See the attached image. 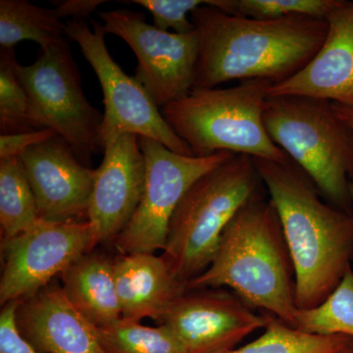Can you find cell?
Segmentation results:
<instances>
[{
    "label": "cell",
    "instance_id": "obj_21",
    "mask_svg": "<svg viewBox=\"0 0 353 353\" xmlns=\"http://www.w3.org/2000/svg\"><path fill=\"white\" fill-rule=\"evenodd\" d=\"M294 328L316 336H345L353 339L352 268L319 305L297 309Z\"/></svg>",
    "mask_w": 353,
    "mask_h": 353
},
{
    "label": "cell",
    "instance_id": "obj_11",
    "mask_svg": "<svg viewBox=\"0 0 353 353\" xmlns=\"http://www.w3.org/2000/svg\"><path fill=\"white\" fill-rule=\"evenodd\" d=\"M92 227L85 222H48L1 241L0 303L29 299L59 277L76 259L94 250Z\"/></svg>",
    "mask_w": 353,
    "mask_h": 353
},
{
    "label": "cell",
    "instance_id": "obj_12",
    "mask_svg": "<svg viewBox=\"0 0 353 353\" xmlns=\"http://www.w3.org/2000/svg\"><path fill=\"white\" fill-rule=\"evenodd\" d=\"M253 309L224 289L187 290L159 325L170 330L183 353H225L266 328L270 314Z\"/></svg>",
    "mask_w": 353,
    "mask_h": 353
},
{
    "label": "cell",
    "instance_id": "obj_26",
    "mask_svg": "<svg viewBox=\"0 0 353 353\" xmlns=\"http://www.w3.org/2000/svg\"><path fill=\"white\" fill-rule=\"evenodd\" d=\"M123 3H134L152 14L155 27L162 31L188 34L194 31L190 15L206 0H132Z\"/></svg>",
    "mask_w": 353,
    "mask_h": 353
},
{
    "label": "cell",
    "instance_id": "obj_2",
    "mask_svg": "<svg viewBox=\"0 0 353 353\" xmlns=\"http://www.w3.org/2000/svg\"><path fill=\"white\" fill-rule=\"evenodd\" d=\"M253 160L289 248L296 275V307H315L352 268L353 213L327 201L290 158L285 162Z\"/></svg>",
    "mask_w": 353,
    "mask_h": 353
},
{
    "label": "cell",
    "instance_id": "obj_7",
    "mask_svg": "<svg viewBox=\"0 0 353 353\" xmlns=\"http://www.w3.org/2000/svg\"><path fill=\"white\" fill-rule=\"evenodd\" d=\"M18 72L29 99L34 127L57 132L79 160L92 168V157L104 152L103 114L83 94L80 72L67 38L41 50L34 63L20 64Z\"/></svg>",
    "mask_w": 353,
    "mask_h": 353
},
{
    "label": "cell",
    "instance_id": "obj_25",
    "mask_svg": "<svg viewBox=\"0 0 353 353\" xmlns=\"http://www.w3.org/2000/svg\"><path fill=\"white\" fill-rule=\"evenodd\" d=\"M341 0H208L230 15L255 20H277L290 16L326 19Z\"/></svg>",
    "mask_w": 353,
    "mask_h": 353
},
{
    "label": "cell",
    "instance_id": "obj_28",
    "mask_svg": "<svg viewBox=\"0 0 353 353\" xmlns=\"http://www.w3.org/2000/svg\"><path fill=\"white\" fill-rule=\"evenodd\" d=\"M55 136H58L57 132L50 129L36 130V131L20 132V134H1L0 136V159L19 157L31 146L38 145Z\"/></svg>",
    "mask_w": 353,
    "mask_h": 353
},
{
    "label": "cell",
    "instance_id": "obj_20",
    "mask_svg": "<svg viewBox=\"0 0 353 353\" xmlns=\"http://www.w3.org/2000/svg\"><path fill=\"white\" fill-rule=\"evenodd\" d=\"M36 199L19 157L0 159V232L10 240L39 224Z\"/></svg>",
    "mask_w": 353,
    "mask_h": 353
},
{
    "label": "cell",
    "instance_id": "obj_19",
    "mask_svg": "<svg viewBox=\"0 0 353 353\" xmlns=\"http://www.w3.org/2000/svg\"><path fill=\"white\" fill-rule=\"evenodd\" d=\"M66 24L54 10L30 3L26 0L0 1V46L15 48L25 39L36 41L41 50H48L66 39Z\"/></svg>",
    "mask_w": 353,
    "mask_h": 353
},
{
    "label": "cell",
    "instance_id": "obj_1",
    "mask_svg": "<svg viewBox=\"0 0 353 353\" xmlns=\"http://www.w3.org/2000/svg\"><path fill=\"white\" fill-rule=\"evenodd\" d=\"M190 18L199 39L194 88H217L230 81L284 82L315 57L328 32L326 19L255 20L208 4Z\"/></svg>",
    "mask_w": 353,
    "mask_h": 353
},
{
    "label": "cell",
    "instance_id": "obj_18",
    "mask_svg": "<svg viewBox=\"0 0 353 353\" xmlns=\"http://www.w3.org/2000/svg\"><path fill=\"white\" fill-rule=\"evenodd\" d=\"M65 296L95 328L119 322L122 314L114 261L99 252H87L59 276Z\"/></svg>",
    "mask_w": 353,
    "mask_h": 353
},
{
    "label": "cell",
    "instance_id": "obj_8",
    "mask_svg": "<svg viewBox=\"0 0 353 353\" xmlns=\"http://www.w3.org/2000/svg\"><path fill=\"white\" fill-rule=\"evenodd\" d=\"M69 20L66 38L80 46L92 67L103 92V124L101 139L104 150L118 137L134 134L159 141L172 152L192 155L190 146L167 124L161 109L145 88L128 76L111 57L105 43L108 32L99 21Z\"/></svg>",
    "mask_w": 353,
    "mask_h": 353
},
{
    "label": "cell",
    "instance_id": "obj_15",
    "mask_svg": "<svg viewBox=\"0 0 353 353\" xmlns=\"http://www.w3.org/2000/svg\"><path fill=\"white\" fill-rule=\"evenodd\" d=\"M326 20L321 48L299 73L273 85L269 97L299 95L353 106V2L341 0Z\"/></svg>",
    "mask_w": 353,
    "mask_h": 353
},
{
    "label": "cell",
    "instance_id": "obj_29",
    "mask_svg": "<svg viewBox=\"0 0 353 353\" xmlns=\"http://www.w3.org/2000/svg\"><path fill=\"white\" fill-rule=\"evenodd\" d=\"M105 0H64V1L53 2L55 7V14L60 20L70 18V20H85L102 4Z\"/></svg>",
    "mask_w": 353,
    "mask_h": 353
},
{
    "label": "cell",
    "instance_id": "obj_23",
    "mask_svg": "<svg viewBox=\"0 0 353 353\" xmlns=\"http://www.w3.org/2000/svg\"><path fill=\"white\" fill-rule=\"evenodd\" d=\"M97 334L103 353H183L164 325L148 327L121 318L112 326L97 328Z\"/></svg>",
    "mask_w": 353,
    "mask_h": 353
},
{
    "label": "cell",
    "instance_id": "obj_10",
    "mask_svg": "<svg viewBox=\"0 0 353 353\" xmlns=\"http://www.w3.org/2000/svg\"><path fill=\"white\" fill-rule=\"evenodd\" d=\"M108 34L124 39L138 59L134 78L158 108L185 99L194 90L199 60L196 30L188 34L162 31L143 13L128 9L101 11Z\"/></svg>",
    "mask_w": 353,
    "mask_h": 353
},
{
    "label": "cell",
    "instance_id": "obj_24",
    "mask_svg": "<svg viewBox=\"0 0 353 353\" xmlns=\"http://www.w3.org/2000/svg\"><path fill=\"white\" fill-rule=\"evenodd\" d=\"M15 48L0 50V132L36 131L30 116L29 99L21 82Z\"/></svg>",
    "mask_w": 353,
    "mask_h": 353
},
{
    "label": "cell",
    "instance_id": "obj_14",
    "mask_svg": "<svg viewBox=\"0 0 353 353\" xmlns=\"http://www.w3.org/2000/svg\"><path fill=\"white\" fill-rule=\"evenodd\" d=\"M146 182L145 155L139 136L125 134L105 148L97 169L88 208L94 248L113 243L138 208Z\"/></svg>",
    "mask_w": 353,
    "mask_h": 353
},
{
    "label": "cell",
    "instance_id": "obj_9",
    "mask_svg": "<svg viewBox=\"0 0 353 353\" xmlns=\"http://www.w3.org/2000/svg\"><path fill=\"white\" fill-rule=\"evenodd\" d=\"M139 141L145 159V188L131 221L113 241L123 255L163 250L172 216L185 192L204 174L236 155L196 157L178 154L145 137H139Z\"/></svg>",
    "mask_w": 353,
    "mask_h": 353
},
{
    "label": "cell",
    "instance_id": "obj_27",
    "mask_svg": "<svg viewBox=\"0 0 353 353\" xmlns=\"http://www.w3.org/2000/svg\"><path fill=\"white\" fill-rule=\"evenodd\" d=\"M20 301L6 303L0 313V353H41L18 330L16 311Z\"/></svg>",
    "mask_w": 353,
    "mask_h": 353
},
{
    "label": "cell",
    "instance_id": "obj_13",
    "mask_svg": "<svg viewBox=\"0 0 353 353\" xmlns=\"http://www.w3.org/2000/svg\"><path fill=\"white\" fill-rule=\"evenodd\" d=\"M41 219L85 222L97 169L88 168L63 138L55 136L20 155Z\"/></svg>",
    "mask_w": 353,
    "mask_h": 353
},
{
    "label": "cell",
    "instance_id": "obj_6",
    "mask_svg": "<svg viewBox=\"0 0 353 353\" xmlns=\"http://www.w3.org/2000/svg\"><path fill=\"white\" fill-rule=\"evenodd\" d=\"M263 121L272 141L305 172L330 203L353 213V134L331 101L269 97Z\"/></svg>",
    "mask_w": 353,
    "mask_h": 353
},
{
    "label": "cell",
    "instance_id": "obj_30",
    "mask_svg": "<svg viewBox=\"0 0 353 353\" xmlns=\"http://www.w3.org/2000/svg\"><path fill=\"white\" fill-rule=\"evenodd\" d=\"M333 103V108L338 117L348 127L353 134V106L343 105V104ZM352 194L353 199V185H352Z\"/></svg>",
    "mask_w": 353,
    "mask_h": 353
},
{
    "label": "cell",
    "instance_id": "obj_31",
    "mask_svg": "<svg viewBox=\"0 0 353 353\" xmlns=\"http://www.w3.org/2000/svg\"><path fill=\"white\" fill-rule=\"evenodd\" d=\"M331 353H353V341L352 343H348L347 345H345V347H341L340 350Z\"/></svg>",
    "mask_w": 353,
    "mask_h": 353
},
{
    "label": "cell",
    "instance_id": "obj_5",
    "mask_svg": "<svg viewBox=\"0 0 353 353\" xmlns=\"http://www.w3.org/2000/svg\"><path fill=\"white\" fill-rule=\"evenodd\" d=\"M261 182L253 158L236 154L190 188L172 216L161 255L176 281L187 285L208 268L223 232Z\"/></svg>",
    "mask_w": 353,
    "mask_h": 353
},
{
    "label": "cell",
    "instance_id": "obj_3",
    "mask_svg": "<svg viewBox=\"0 0 353 353\" xmlns=\"http://www.w3.org/2000/svg\"><path fill=\"white\" fill-rule=\"evenodd\" d=\"M187 290L230 288L252 308L294 327L296 275L277 210L259 190L223 232L212 262Z\"/></svg>",
    "mask_w": 353,
    "mask_h": 353
},
{
    "label": "cell",
    "instance_id": "obj_17",
    "mask_svg": "<svg viewBox=\"0 0 353 353\" xmlns=\"http://www.w3.org/2000/svg\"><path fill=\"white\" fill-rule=\"evenodd\" d=\"M114 275L122 319L132 321L150 318L159 325L187 290L154 253L122 255L114 261Z\"/></svg>",
    "mask_w": 353,
    "mask_h": 353
},
{
    "label": "cell",
    "instance_id": "obj_22",
    "mask_svg": "<svg viewBox=\"0 0 353 353\" xmlns=\"http://www.w3.org/2000/svg\"><path fill=\"white\" fill-rule=\"evenodd\" d=\"M264 330L256 340L225 353H331L353 341L345 336L303 333L271 314Z\"/></svg>",
    "mask_w": 353,
    "mask_h": 353
},
{
    "label": "cell",
    "instance_id": "obj_16",
    "mask_svg": "<svg viewBox=\"0 0 353 353\" xmlns=\"http://www.w3.org/2000/svg\"><path fill=\"white\" fill-rule=\"evenodd\" d=\"M16 323L41 353H103L97 328L70 303L57 281L20 301Z\"/></svg>",
    "mask_w": 353,
    "mask_h": 353
},
{
    "label": "cell",
    "instance_id": "obj_4",
    "mask_svg": "<svg viewBox=\"0 0 353 353\" xmlns=\"http://www.w3.org/2000/svg\"><path fill=\"white\" fill-rule=\"evenodd\" d=\"M272 87L269 81L248 80L227 88H194L185 99L162 108L161 114L194 157L231 152L285 162L289 157L264 125Z\"/></svg>",
    "mask_w": 353,
    "mask_h": 353
}]
</instances>
